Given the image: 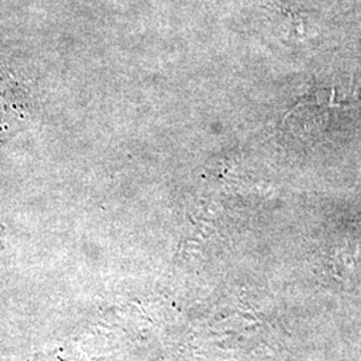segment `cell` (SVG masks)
Returning a JSON list of instances; mask_svg holds the SVG:
<instances>
[{"label": "cell", "mask_w": 361, "mask_h": 361, "mask_svg": "<svg viewBox=\"0 0 361 361\" xmlns=\"http://www.w3.org/2000/svg\"><path fill=\"white\" fill-rule=\"evenodd\" d=\"M0 231H3V226H1V225H0ZM0 234H1V233H0ZM1 249H3V246H1V241H0V250H1Z\"/></svg>", "instance_id": "obj_2"}, {"label": "cell", "mask_w": 361, "mask_h": 361, "mask_svg": "<svg viewBox=\"0 0 361 361\" xmlns=\"http://www.w3.org/2000/svg\"><path fill=\"white\" fill-rule=\"evenodd\" d=\"M35 116L37 104L30 87L0 62V149L30 129Z\"/></svg>", "instance_id": "obj_1"}]
</instances>
